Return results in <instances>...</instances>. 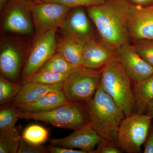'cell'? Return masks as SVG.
<instances>
[{
	"label": "cell",
	"mask_w": 153,
	"mask_h": 153,
	"mask_svg": "<svg viewBox=\"0 0 153 153\" xmlns=\"http://www.w3.org/2000/svg\"><path fill=\"white\" fill-rule=\"evenodd\" d=\"M123 0H106L97 6L88 7V17L101 39L116 49L129 43V36L123 10Z\"/></svg>",
	"instance_id": "cell-1"
},
{
	"label": "cell",
	"mask_w": 153,
	"mask_h": 153,
	"mask_svg": "<svg viewBox=\"0 0 153 153\" xmlns=\"http://www.w3.org/2000/svg\"><path fill=\"white\" fill-rule=\"evenodd\" d=\"M89 123L104 140L117 142L119 128L125 115L101 85L85 102Z\"/></svg>",
	"instance_id": "cell-2"
},
{
	"label": "cell",
	"mask_w": 153,
	"mask_h": 153,
	"mask_svg": "<svg viewBox=\"0 0 153 153\" xmlns=\"http://www.w3.org/2000/svg\"><path fill=\"white\" fill-rule=\"evenodd\" d=\"M131 81L119 63L115 55L101 69L100 85L123 111L125 117L136 113Z\"/></svg>",
	"instance_id": "cell-3"
},
{
	"label": "cell",
	"mask_w": 153,
	"mask_h": 153,
	"mask_svg": "<svg viewBox=\"0 0 153 153\" xmlns=\"http://www.w3.org/2000/svg\"><path fill=\"white\" fill-rule=\"evenodd\" d=\"M20 119L44 122L53 126L74 130L89 123L85 102L68 101L53 110L38 113L21 112Z\"/></svg>",
	"instance_id": "cell-4"
},
{
	"label": "cell",
	"mask_w": 153,
	"mask_h": 153,
	"mask_svg": "<svg viewBox=\"0 0 153 153\" xmlns=\"http://www.w3.org/2000/svg\"><path fill=\"white\" fill-rule=\"evenodd\" d=\"M152 119L147 114L137 112L125 117L120 125L117 139L122 152H141V146L147 138Z\"/></svg>",
	"instance_id": "cell-5"
},
{
	"label": "cell",
	"mask_w": 153,
	"mask_h": 153,
	"mask_svg": "<svg viewBox=\"0 0 153 153\" xmlns=\"http://www.w3.org/2000/svg\"><path fill=\"white\" fill-rule=\"evenodd\" d=\"M100 82L101 70L79 66L69 74L62 90L68 101L85 102L93 97Z\"/></svg>",
	"instance_id": "cell-6"
},
{
	"label": "cell",
	"mask_w": 153,
	"mask_h": 153,
	"mask_svg": "<svg viewBox=\"0 0 153 153\" xmlns=\"http://www.w3.org/2000/svg\"><path fill=\"white\" fill-rule=\"evenodd\" d=\"M123 10L130 40H153V5H137L123 0Z\"/></svg>",
	"instance_id": "cell-7"
},
{
	"label": "cell",
	"mask_w": 153,
	"mask_h": 153,
	"mask_svg": "<svg viewBox=\"0 0 153 153\" xmlns=\"http://www.w3.org/2000/svg\"><path fill=\"white\" fill-rule=\"evenodd\" d=\"M23 3L32 13L36 33L38 36L59 28L71 9L55 2Z\"/></svg>",
	"instance_id": "cell-8"
},
{
	"label": "cell",
	"mask_w": 153,
	"mask_h": 153,
	"mask_svg": "<svg viewBox=\"0 0 153 153\" xmlns=\"http://www.w3.org/2000/svg\"><path fill=\"white\" fill-rule=\"evenodd\" d=\"M56 30H50L38 35L22 70V83L30 79L55 54L57 45L55 37Z\"/></svg>",
	"instance_id": "cell-9"
},
{
	"label": "cell",
	"mask_w": 153,
	"mask_h": 153,
	"mask_svg": "<svg viewBox=\"0 0 153 153\" xmlns=\"http://www.w3.org/2000/svg\"><path fill=\"white\" fill-rule=\"evenodd\" d=\"M115 56L122 68L134 83L153 74V67L136 52L129 43L117 48Z\"/></svg>",
	"instance_id": "cell-10"
},
{
	"label": "cell",
	"mask_w": 153,
	"mask_h": 153,
	"mask_svg": "<svg viewBox=\"0 0 153 153\" xmlns=\"http://www.w3.org/2000/svg\"><path fill=\"white\" fill-rule=\"evenodd\" d=\"M103 140L89 123L74 130L68 136L61 138L49 139V141L52 146L78 149L85 153H92L94 148Z\"/></svg>",
	"instance_id": "cell-11"
},
{
	"label": "cell",
	"mask_w": 153,
	"mask_h": 153,
	"mask_svg": "<svg viewBox=\"0 0 153 153\" xmlns=\"http://www.w3.org/2000/svg\"><path fill=\"white\" fill-rule=\"evenodd\" d=\"M116 49L102 40H85L82 51L83 66L98 70L115 55Z\"/></svg>",
	"instance_id": "cell-12"
},
{
	"label": "cell",
	"mask_w": 153,
	"mask_h": 153,
	"mask_svg": "<svg viewBox=\"0 0 153 153\" xmlns=\"http://www.w3.org/2000/svg\"><path fill=\"white\" fill-rule=\"evenodd\" d=\"M66 17L59 28L65 35L84 40L94 38L92 27L85 11L79 7Z\"/></svg>",
	"instance_id": "cell-13"
},
{
	"label": "cell",
	"mask_w": 153,
	"mask_h": 153,
	"mask_svg": "<svg viewBox=\"0 0 153 153\" xmlns=\"http://www.w3.org/2000/svg\"><path fill=\"white\" fill-rule=\"evenodd\" d=\"M10 7L4 23V30L25 35L31 34L33 26L26 4L19 0H13Z\"/></svg>",
	"instance_id": "cell-14"
},
{
	"label": "cell",
	"mask_w": 153,
	"mask_h": 153,
	"mask_svg": "<svg viewBox=\"0 0 153 153\" xmlns=\"http://www.w3.org/2000/svg\"><path fill=\"white\" fill-rule=\"evenodd\" d=\"M22 84L19 93L11 102L16 108L36 101L48 94L62 90L63 87V85H45L31 80Z\"/></svg>",
	"instance_id": "cell-15"
},
{
	"label": "cell",
	"mask_w": 153,
	"mask_h": 153,
	"mask_svg": "<svg viewBox=\"0 0 153 153\" xmlns=\"http://www.w3.org/2000/svg\"><path fill=\"white\" fill-rule=\"evenodd\" d=\"M85 41L65 35L57 42V52L73 66H83L82 51Z\"/></svg>",
	"instance_id": "cell-16"
},
{
	"label": "cell",
	"mask_w": 153,
	"mask_h": 153,
	"mask_svg": "<svg viewBox=\"0 0 153 153\" xmlns=\"http://www.w3.org/2000/svg\"><path fill=\"white\" fill-rule=\"evenodd\" d=\"M68 101L62 90L52 92L31 103L17 108L21 112H47L66 104Z\"/></svg>",
	"instance_id": "cell-17"
},
{
	"label": "cell",
	"mask_w": 153,
	"mask_h": 153,
	"mask_svg": "<svg viewBox=\"0 0 153 153\" xmlns=\"http://www.w3.org/2000/svg\"><path fill=\"white\" fill-rule=\"evenodd\" d=\"M21 65V56L18 50L11 45L5 46L0 55V69L3 75L12 82H18Z\"/></svg>",
	"instance_id": "cell-18"
},
{
	"label": "cell",
	"mask_w": 153,
	"mask_h": 153,
	"mask_svg": "<svg viewBox=\"0 0 153 153\" xmlns=\"http://www.w3.org/2000/svg\"><path fill=\"white\" fill-rule=\"evenodd\" d=\"M134 83L136 112L144 114L148 105L153 99V74L143 80Z\"/></svg>",
	"instance_id": "cell-19"
},
{
	"label": "cell",
	"mask_w": 153,
	"mask_h": 153,
	"mask_svg": "<svg viewBox=\"0 0 153 153\" xmlns=\"http://www.w3.org/2000/svg\"><path fill=\"white\" fill-rule=\"evenodd\" d=\"M22 138L16 128L0 131V153H18Z\"/></svg>",
	"instance_id": "cell-20"
},
{
	"label": "cell",
	"mask_w": 153,
	"mask_h": 153,
	"mask_svg": "<svg viewBox=\"0 0 153 153\" xmlns=\"http://www.w3.org/2000/svg\"><path fill=\"white\" fill-rule=\"evenodd\" d=\"M76 67L68 63L60 54H54L37 72H52L70 74Z\"/></svg>",
	"instance_id": "cell-21"
},
{
	"label": "cell",
	"mask_w": 153,
	"mask_h": 153,
	"mask_svg": "<svg viewBox=\"0 0 153 153\" xmlns=\"http://www.w3.org/2000/svg\"><path fill=\"white\" fill-rule=\"evenodd\" d=\"M19 119V110L11 102L2 105L0 110V131L16 128Z\"/></svg>",
	"instance_id": "cell-22"
},
{
	"label": "cell",
	"mask_w": 153,
	"mask_h": 153,
	"mask_svg": "<svg viewBox=\"0 0 153 153\" xmlns=\"http://www.w3.org/2000/svg\"><path fill=\"white\" fill-rule=\"evenodd\" d=\"M22 138L35 145H42L48 140L49 132L44 127L39 125L33 124L28 126L23 130Z\"/></svg>",
	"instance_id": "cell-23"
},
{
	"label": "cell",
	"mask_w": 153,
	"mask_h": 153,
	"mask_svg": "<svg viewBox=\"0 0 153 153\" xmlns=\"http://www.w3.org/2000/svg\"><path fill=\"white\" fill-rule=\"evenodd\" d=\"M22 82H12L5 77H0V104L1 105L8 104L13 100L18 94Z\"/></svg>",
	"instance_id": "cell-24"
},
{
	"label": "cell",
	"mask_w": 153,
	"mask_h": 153,
	"mask_svg": "<svg viewBox=\"0 0 153 153\" xmlns=\"http://www.w3.org/2000/svg\"><path fill=\"white\" fill-rule=\"evenodd\" d=\"M52 72H36L28 80L45 85H63L69 74Z\"/></svg>",
	"instance_id": "cell-25"
},
{
	"label": "cell",
	"mask_w": 153,
	"mask_h": 153,
	"mask_svg": "<svg viewBox=\"0 0 153 153\" xmlns=\"http://www.w3.org/2000/svg\"><path fill=\"white\" fill-rule=\"evenodd\" d=\"M136 52L153 67V40H143L132 45Z\"/></svg>",
	"instance_id": "cell-26"
},
{
	"label": "cell",
	"mask_w": 153,
	"mask_h": 153,
	"mask_svg": "<svg viewBox=\"0 0 153 153\" xmlns=\"http://www.w3.org/2000/svg\"><path fill=\"white\" fill-rule=\"evenodd\" d=\"M106 0H41L40 2L59 3L70 8L89 7L102 4Z\"/></svg>",
	"instance_id": "cell-27"
},
{
	"label": "cell",
	"mask_w": 153,
	"mask_h": 153,
	"mask_svg": "<svg viewBox=\"0 0 153 153\" xmlns=\"http://www.w3.org/2000/svg\"><path fill=\"white\" fill-rule=\"evenodd\" d=\"M48 147L42 145L30 143L22 138L20 141L18 153H49Z\"/></svg>",
	"instance_id": "cell-28"
},
{
	"label": "cell",
	"mask_w": 153,
	"mask_h": 153,
	"mask_svg": "<svg viewBox=\"0 0 153 153\" xmlns=\"http://www.w3.org/2000/svg\"><path fill=\"white\" fill-rule=\"evenodd\" d=\"M122 151L117 142L103 140L92 153H121Z\"/></svg>",
	"instance_id": "cell-29"
},
{
	"label": "cell",
	"mask_w": 153,
	"mask_h": 153,
	"mask_svg": "<svg viewBox=\"0 0 153 153\" xmlns=\"http://www.w3.org/2000/svg\"><path fill=\"white\" fill-rule=\"evenodd\" d=\"M50 153H85L82 150H77L69 148L61 147L50 145L48 147Z\"/></svg>",
	"instance_id": "cell-30"
},
{
	"label": "cell",
	"mask_w": 153,
	"mask_h": 153,
	"mask_svg": "<svg viewBox=\"0 0 153 153\" xmlns=\"http://www.w3.org/2000/svg\"><path fill=\"white\" fill-rule=\"evenodd\" d=\"M144 153H153V131L151 132L149 135H148L145 142Z\"/></svg>",
	"instance_id": "cell-31"
},
{
	"label": "cell",
	"mask_w": 153,
	"mask_h": 153,
	"mask_svg": "<svg viewBox=\"0 0 153 153\" xmlns=\"http://www.w3.org/2000/svg\"><path fill=\"white\" fill-rule=\"evenodd\" d=\"M134 4L146 6L153 5V0H131Z\"/></svg>",
	"instance_id": "cell-32"
},
{
	"label": "cell",
	"mask_w": 153,
	"mask_h": 153,
	"mask_svg": "<svg viewBox=\"0 0 153 153\" xmlns=\"http://www.w3.org/2000/svg\"><path fill=\"white\" fill-rule=\"evenodd\" d=\"M146 112V114L149 115L153 119V99L148 105Z\"/></svg>",
	"instance_id": "cell-33"
},
{
	"label": "cell",
	"mask_w": 153,
	"mask_h": 153,
	"mask_svg": "<svg viewBox=\"0 0 153 153\" xmlns=\"http://www.w3.org/2000/svg\"><path fill=\"white\" fill-rule=\"evenodd\" d=\"M19 1L25 3H37L39 2L41 0H19Z\"/></svg>",
	"instance_id": "cell-34"
},
{
	"label": "cell",
	"mask_w": 153,
	"mask_h": 153,
	"mask_svg": "<svg viewBox=\"0 0 153 153\" xmlns=\"http://www.w3.org/2000/svg\"><path fill=\"white\" fill-rule=\"evenodd\" d=\"M7 1V0H0V8H1V9L2 8Z\"/></svg>",
	"instance_id": "cell-35"
}]
</instances>
